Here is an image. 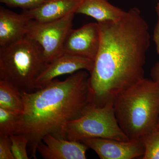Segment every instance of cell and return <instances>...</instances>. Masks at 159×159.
<instances>
[{"label":"cell","instance_id":"obj_1","mask_svg":"<svg viewBox=\"0 0 159 159\" xmlns=\"http://www.w3.org/2000/svg\"><path fill=\"white\" fill-rule=\"evenodd\" d=\"M98 23L100 46L89 73V87L91 104L100 107L113 102L119 93L144 78L150 35L137 8L116 20Z\"/></svg>","mask_w":159,"mask_h":159},{"label":"cell","instance_id":"obj_2","mask_svg":"<svg viewBox=\"0 0 159 159\" xmlns=\"http://www.w3.org/2000/svg\"><path fill=\"white\" fill-rule=\"evenodd\" d=\"M89 73L77 71L62 81L54 79L42 89L21 94L24 111L16 134L29 141L31 156L37 159L39 144L51 134L63 138L69 122L81 117L91 106Z\"/></svg>","mask_w":159,"mask_h":159},{"label":"cell","instance_id":"obj_3","mask_svg":"<svg viewBox=\"0 0 159 159\" xmlns=\"http://www.w3.org/2000/svg\"><path fill=\"white\" fill-rule=\"evenodd\" d=\"M115 115L129 140L141 139L157 130L159 120V88L144 78L119 93L113 101Z\"/></svg>","mask_w":159,"mask_h":159},{"label":"cell","instance_id":"obj_4","mask_svg":"<svg viewBox=\"0 0 159 159\" xmlns=\"http://www.w3.org/2000/svg\"><path fill=\"white\" fill-rule=\"evenodd\" d=\"M47 64L41 46L27 36L13 44L0 47V80L20 94L36 89L35 81Z\"/></svg>","mask_w":159,"mask_h":159},{"label":"cell","instance_id":"obj_5","mask_svg":"<svg viewBox=\"0 0 159 159\" xmlns=\"http://www.w3.org/2000/svg\"><path fill=\"white\" fill-rule=\"evenodd\" d=\"M64 136L68 140L80 142L92 138L129 140L118 124L113 102L100 107L91 106L81 117L66 125Z\"/></svg>","mask_w":159,"mask_h":159},{"label":"cell","instance_id":"obj_6","mask_svg":"<svg viewBox=\"0 0 159 159\" xmlns=\"http://www.w3.org/2000/svg\"><path fill=\"white\" fill-rule=\"evenodd\" d=\"M75 14L70 13L51 21L29 20L26 29V36L41 46L47 63L62 54L64 43L72 29Z\"/></svg>","mask_w":159,"mask_h":159},{"label":"cell","instance_id":"obj_7","mask_svg":"<svg viewBox=\"0 0 159 159\" xmlns=\"http://www.w3.org/2000/svg\"><path fill=\"white\" fill-rule=\"evenodd\" d=\"M100 43L99 24L89 23L79 29L70 30L64 43L63 53L94 61L99 51Z\"/></svg>","mask_w":159,"mask_h":159},{"label":"cell","instance_id":"obj_8","mask_svg":"<svg viewBox=\"0 0 159 159\" xmlns=\"http://www.w3.org/2000/svg\"><path fill=\"white\" fill-rule=\"evenodd\" d=\"M93 149L101 159H133L142 157L145 148L141 140L121 141L103 138H92L81 141Z\"/></svg>","mask_w":159,"mask_h":159},{"label":"cell","instance_id":"obj_9","mask_svg":"<svg viewBox=\"0 0 159 159\" xmlns=\"http://www.w3.org/2000/svg\"><path fill=\"white\" fill-rule=\"evenodd\" d=\"M94 61L85 57L63 53L47 64L35 82L36 90L42 89L56 77L77 71L85 70L90 73L93 68Z\"/></svg>","mask_w":159,"mask_h":159},{"label":"cell","instance_id":"obj_10","mask_svg":"<svg viewBox=\"0 0 159 159\" xmlns=\"http://www.w3.org/2000/svg\"><path fill=\"white\" fill-rule=\"evenodd\" d=\"M88 147L82 142L48 134L39 144L37 152L44 159H86Z\"/></svg>","mask_w":159,"mask_h":159},{"label":"cell","instance_id":"obj_11","mask_svg":"<svg viewBox=\"0 0 159 159\" xmlns=\"http://www.w3.org/2000/svg\"><path fill=\"white\" fill-rule=\"evenodd\" d=\"M30 20L23 12L18 14L1 6L0 47L11 45L24 39Z\"/></svg>","mask_w":159,"mask_h":159},{"label":"cell","instance_id":"obj_12","mask_svg":"<svg viewBox=\"0 0 159 159\" xmlns=\"http://www.w3.org/2000/svg\"><path fill=\"white\" fill-rule=\"evenodd\" d=\"M83 0H48L40 6L22 12L30 19L41 22L59 19L77 12Z\"/></svg>","mask_w":159,"mask_h":159},{"label":"cell","instance_id":"obj_13","mask_svg":"<svg viewBox=\"0 0 159 159\" xmlns=\"http://www.w3.org/2000/svg\"><path fill=\"white\" fill-rule=\"evenodd\" d=\"M125 13V11L113 6L107 0H83L76 12L91 16L98 23L116 20Z\"/></svg>","mask_w":159,"mask_h":159},{"label":"cell","instance_id":"obj_14","mask_svg":"<svg viewBox=\"0 0 159 159\" xmlns=\"http://www.w3.org/2000/svg\"><path fill=\"white\" fill-rule=\"evenodd\" d=\"M0 107L22 114L24 104L21 94L6 83L0 80Z\"/></svg>","mask_w":159,"mask_h":159},{"label":"cell","instance_id":"obj_15","mask_svg":"<svg viewBox=\"0 0 159 159\" xmlns=\"http://www.w3.org/2000/svg\"><path fill=\"white\" fill-rule=\"evenodd\" d=\"M20 122L21 114L0 107V137H9L16 134Z\"/></svg>","mask_w":159,"mask_h":159},{"label":"cell","instance_id":"obj_16","mask_svg":"<svg viewBox=\"0 0 159 159\" xmlns=\"http://www.w3.org/2000/svg\"><path fill=\"white\" fill-rule=\"evenodd\" d=\"M142 141L145 148L143 159H159V129L143 137Z\"/></svg>","mask_w":159,"mask_h":159},{"label":"cell","instance_id":"obj_17","mask_svg":"<svg viewBox=\"0 0 159 159\" xmlns=\"http://www.w3.org/2000/svg\"><path fill=\"white\" fill-rule=\"evenodd\" d=\"M9 138L15 159H29L27 149L29 144L28 139L23 135L16 134L11 135Z\"/></svg>","mask_w":159,"mask_h":159},{"label":"cell","instance_id":"obj_18","mask_svg":"<svg viewBox=\"0 0 159 159\" xmlns=\"http://www.w3.org/2000/svg\"><path fill=\"white\" fill-rule=\"evenodd\" d=\"M48 0H0L9 7L19 8L23 10H30L40 6Z\"/></svg>","mask_w":159,"mask_h":159},{"label":"cell","instance_id":"obj_19","mask_svg":"<svg viewBox=\"0 0 159 159\" xmlns=\"http://www.w3.org/2000/svg\"><path fill=\"white\" fill-rule=\"evenodd\" d=\"M0 159H15L9 137H0Z\"/></svg>","mask_w":159,"mask_h":159},{"label":"cell","instance_id":"obj_20","mask_svg":"<svg viewBox=\"0 0 159 159\" xmlns=\"http://www.w3.org/2000/svg\"><path fill=\"white\" fill-rule=\"evenodd\" d=\"M156 11L157 16V21L153 32V40L156 45L157 53L159 56V2L156 6Z\"/></svg>","mask_w":159,"mask_h":159},{"label":"cell","instance_id":"obj_21","mask_svg":"<svg viewBox=\"0 0 159 159\" xmlns=\"http://www.w3.org/2000/svg\"><path fill=\"white\" fill-rule=\"evenodd\" d=\"M151 76L152 80L156 83L159 88V61L157 62L152 69ZM157 129H159V120Z\"/></svg>","mask_w":159,"mask_h":159}]
</instances>
